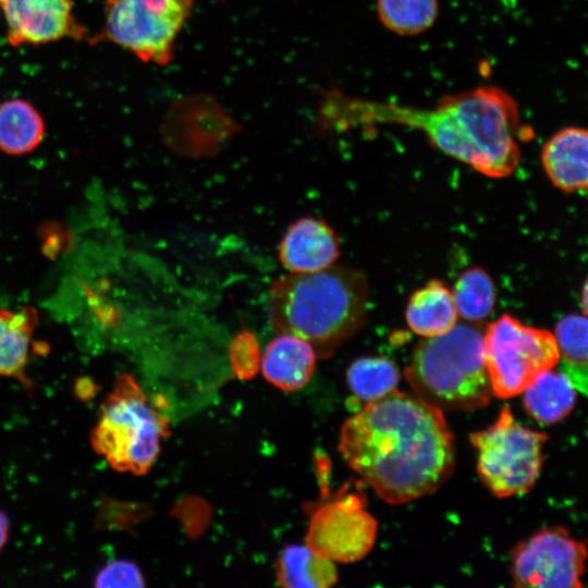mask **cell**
<instances>
[{
  "label": "cell",
  "mask_w": 588,
  "mask_h": 588,
  "mask_svg": "<svg viewBox=\"0 0 588 588\" xmlns=\"http://www.w3.org/2000/svg\"><path fill=\"white\" fill-rule=\"evenodd\" d=\"M320 122L330 128L395 124L416 128L443 154L490 177H505L520 159L519 111L498 86L483 85L443 96L433 107L323 93Z\"/></svg>",
  "instance_id": "obj_1"
},
{
  "label": "cell",
  "mask_w": 588,
  "mask_h": 588,
  "mask_svg": "<svg viewBox=\"0 0 588 588\" xmlns=\"http://www.w3.org/2000/svg\"><path fill=\"white\" fill-rule=\"evenodd\" d=\"M339 451L383 501L395 505L439 489L455 460L442 409L396 390L345 420Z\"/></svg>",
  "instance_id": "obj_2"
},
{
  "label": "cell",
  "mask_w": 588,
  "mask_h": 588,
  "mask_svg": "<svg viewBox=\"0 0 588 588\" xmlns=\"http://www.w3.org/2000/svg\"><path fill=\"white\" fill-rule=\"evenodd\" d=\"M368 299L366 277L333 265L277 278L269 289L268 311L278 334L301 338L326 358L363 327Z\"/></svg>",
  "instance_id": "obj_3"
},
{
  "label": "cell",
  "mask_w": 588,
  "mask_h": 588,
  "mask_svg": "<svg viewBox=\"0 0 588 588\" xmlns=\"http://www.w3.org/2000/svg\"><path fill=\"white\" fill-rule=\"evenodd\" d=\"M483 330L457 322L448 332L424 338L415 347L405 377L425 402L450 411H474L493 395L486 367Z\"/></svg>",
  "instance_id": "obj_4"
},
{
  "label": "cell",
  "mask_w": 588,
  "mask_h": 588,
  "mask_svg": "<svg viewBox=\"0 0 588 588\" xmlns=\"http://www.w3.org/2000/svg\"><path fill=\"white\" fill-rule=\"evenodd\" d=\"M169 431L168 419L149 405L136 380L123 373L101 405L90 440L113 469L145 475Z\"/></svg>",
  "instance_id": "obj_5"
},
{
  "label": "cell",
  "mask_w": 588,
  "mask_h": 588,
  "mask_svg": "<svg viewBox=\"0 0 588 588\" xmlns=\"http://www.w3.org/2000/svg\"><path fill=\"white\" fill-rule=\"evenodd\" d=\"M547 439L519 424L504 406L491 426L470 436L481 482L498 498L528 492L539 477Z\"/></svg>",
  "instance_id": "obj_6"
},
{
  "label": "cell",
  "mask_w": 588,
  "mask_h": 588,
  "mask_svg": "<svg viewBox=\"0 0 588 588\" xmlns=\"http://www.w3.org/2000/svg\"><path fill=\"white\" fill-rule=\"evenodd\" d=\"M193 4V0H106L103 27L90 41H110L144 62L166 65Z\"/></svg>",
  "instance_id": "obj_7"
},
{
  "label": "cell",
  "mask_w": 588,
  "mask_h": 588,
  "mask_svg": "<svg viewBox=\"0 0 588 588\" xmlns=\"http://www.w3.org/2000/svg\"><path fill=\"white\" fill-rule=\"evenodd\" d=\"M483 346L492 393L500 399L523 393L538 375L555 368L561 356L554 334L507 314L488 324Z\"/></svg>",
  "instance_id": "obj_8"
},
{
  "label": "cell",
  "mask_w": 588,
  "mask_h": 588,
  "mask_svg": "<svg viewBox=\"0 0 588 588\" xmlns=\"http://www.w3.org/2000/svg\"><path fill=\"white\" fill-rule=\"evenodd\" d=\"M360 491L345 488L313 511L306 543L317 554L332 561L351 563L372 549L377 522L365 509Z\"/></svg>",
  "instance_id": "obj_9"
},
{
  "label": "cell",
  "mask_w": 588,
  "mask_h": 588,
  "mask_svg": "<svg viewBox=\"0 0 588 588\" xmlns=\"http://www.w3.org/2000/svg\"><path fill=\"white\" fill-rule=\"evenodd\" d=\"M588 550L561 527L539 530L512 552L511 573L517 587H580Z\"/></svg>",
  "instance_id": "obj_10"
},
{
  "label": "cell",
  "mask_w": 588,
  "mask_h": 588,
  "mask_svg": "<svg viewBox=\"0 0 588 588\" xmlns=\"http://www.w3.org/2000/svg\"><path fill=\"white\" fill-rule=\"evenodd\" d=\"M7 40L13 47L44 45L63 38L84 39L73 0H0Z\"/></svg>",
  "instance_id": "obj_11"
},
{
  "label": "cell",
  "mask_w": 588,
  "mask_h": 588,
  "mask_svg": "<svg viewBox=\"0 0 588 588\" xmlns=\"http://www.w3.org/2000/svg\"><path fill=\"white\" fill-rule=\"evenodd\" d=\"M340 255L339 237L323 220L304 217L287 228L279 244V260L292 273L333 266Z\"/></svg>",
  "instance_id": "obj_12"
},
{
  "label": "cell",
  "mask_w": 588,
  "mask_h": 588,
  "mask_svg": "<svg viewBox=\"0 0 588 588\" xmlns=\"http://www.w3.org/2000/svg\"><path fill=\"white\" fill-rule=\"evenodd\" d=\"M234 130V123L210 96L196 95L173 103L167 114L164 133L175 145L219 143Z\"/></svg>",
  "instance_id": "obj_13"
},
{
  "label": "cell",
  "mask_w": 588,
  "mask_h": 588,
  "mask_svg": "<svg viewBox=\"0 0 588 588\" xmlns=\"http://www.w3.org/2000/svg\"><path fill=\"white\" fill-rule=\"evenodd\" d=\"M552 183L565 191H588V130L564 127L552 135L541 151Z\"/></svg>",
  "instance_id": "obj_14"
},
{
  "label": "cell",
  "mask_w": 588,
  "mask_h": 588,
  "mask_svg": "<svg viewBox=\"0 0 588 588\" xmlns=\"http://www.w3.org/2000/svg\"><path fill=\"white\" fill-rule=\"evenodd\" d=\"M317 353L307 341L279 334L266 347L261 370L267 381L284 391L303 388L311 378Z\"/></svg>",
  "instance_id": "obj_15"
},
{
  "label": "cell",
  "mask_w": 588,
  "mask_h": 588,
  "mask_svg": "<svg viewBox=\"0 0 588 588\" xmlns=\"http://www.w3.org/2000/svg\"><path fill=\"white\" fill-rule=\"evenodd\" d=\"M457 317L452 292L438 279L416 290L405 310L409 329L424 338L448 332L457 323Z\"/></svg>",
  "instance_id": "obj_16"
},
{
  "label": "cell",
  "mask_w": 588,
  "mask_h": 588,
  "mask_svg": "<svg viewBox=\"0 0 588 588\" xmlns=\"http://www.w3.org/2000/svg\"><path fill=\"white\" fill-rule=\"evenodd\" d=\"M576 388L562 367L546 370L524 390L523 404L538 422L552 425L563 420L574 408Z\"/></svg>",
  "instance_id": "obj_17"
},
{
  "label": "cell",
  "mask_w": 588,
  "mask_h": 588,
  "mask_svg": "<svg viewBox=\"0 0 588 588\" xmlns=\"http://www.w3.org/2000/svg\"><path fill=\"white\" fill-rule=\"evenodd\" d=\"M45 122L27 100L14 98L0 102V150L21 156L35 150L44 139Z\"/></svg>",
  "instance_id": "obj_18"
},
{
  "label": "cell",
  "mask_w": 588,
  "mask_h": 588,
  "mask_svg": "<svg viewBox=\"0 0 588 588\" xmlns=\"http://www.w3.org/2000/svg\"><path fill=\"white\" fill-rule=\"evenodd\" d=\"M275 576L278 584L286 588H328L338 581L332 561L299 544L286 546L281 551Z\"/></svg>",
  "instance_id": "obj_19"
},
{
  "label": "cell",
  "mask_w": 588,
  "mask_h": 588,
  "mask_svg": "<svg viewBox=\"0 0 588 588\" xmlns=\"http://www.w3.org/2000/svg\"><path fill=\"white\" fill-rule=\"evenodd\" d=\"M35 322L33 309H0V377L24 380Z\"/></svg>",
  "instance_id": "obj_20"
},
{
  "label": "cell",
  "mask_w": 588,
  "mask_h": 588,
  "mask_svg": "<svg viewBox=\"0 0 588 588\" xmlns=\"http://www.w3.org/2000/svg\"><path fill=\"white\" fill-rule=\"evenodd\" d=\"M452 295L457 314L465 321L478 323L494 308V282L480 267L462 272L454 283Z\"/></svg>",
  "instance_id": "obj_21"
},
{
  "label": "cell",
  "mask_w": 588,
  "mask_h": 588,
  "mask_svg": "<svg viewBox=\"0 0 588 588\" xmlns=\"http://www.w3.org/2000/svg\"><path fill=\"white\" fill-rule=\"evenodd\" d=\"M381 24L401 36H415L429 29L439 13L438 0H377Z\"/></svg>",
  "instance_id": "obj_22"
},
{
  "label": "cell",
  "mask_w": 588,
  "mask_h": 588,
  "mask_svg": "<svg viewBox=\"0 0 588 588\" xmlns=\"http://www.w3.org/2000/svg\"><path fill=\"white\" fill-rule=\"evenodd\" d=\"M346 379L352 392L367 403L394 391L400 373L395 365L385 357L367 356L350 365Z\"/></svg>",
  "instance_id": "obj_23"
},
{
  "label": "cell",
  "mask_w": 588,
  "mask_h": 588,
  "mask_svg": "<svg viewBox=\"0 0 588 588\" xmlns=\"http://www.w3.org/2000/svg\"><path fill=\"white\" fill-rule=\"evenodd\" d=\"M560 354L573 365H588V317L571 315L561 319L554 334Z\"/></svg>",
  "instance_id": "obj_24"
},
{
  "label": "cell",
  "mask_w": 588,
  "mask_h": 588,
  "mask_svg": "<svg viewBox=\"0 0 588 588\" xmlns=\"http://www.w3.org/2000/svg\"><path fill=\"white\" fill-rule=\"evenodd\" d=\"M230 363L235 376L242 380L253 379L260 364L259 344L248 330L240 331L230 345Z\"/></svg>",
  "instance_id": "obj_25"
},
{
  "label": "cell",
  "mask_w": 588,
  "mask_h": 588,
  "mask_svg": "<svg viewBox=\"0 0 588 588\" xmlns=\"http://www.w3.org/2000/svg\"><path fill=\"white\" fill-rule=\"evenodd\" d=\"M98 588H142L145 577L139 566L130 560H114L107 563L95 576Z\"/></svg>",
  "instance_id": "obj_26"
},
{
  "label": "cell",
  "mask_w": 588,
  "mask_h": 588,
  "mask_svg": "<svg viewBox=\"0 0 588 588\" xmlns=\"http://www.w3.org/2000/svg\"><path fill=\"white\" fill-rule=\"evenodd\" d=\"M10 532V522L7 514L0 510V551L8 542Z\"/></svg>",
  "instance_id": "obj_27"
},
{
  "label": "cell",
  "mask_w": 588,
  "mask_h": 588,
  "mask_svg": "<svg viewBox=\"0 0 588 588\" xmlns=\"http://www.w3.org/2000/svg\"><path fill=\"white\" fill-rule=\"evenodd\" d=\"M581 305H583L585 315L588 317V278L585 281V284L583 287Z\"/></svg>",
  "instance_id": "obj_28"
},
{
  "label": "cell",
  "mask_w": 588,
  "mask_h": 588,
  "mask_svg": "<svg viewBox=\"0 0 588 588\" xmlns=\"http://www.w3.org/2000/svg\"><path fill=\"white\" fill-rule=\"evenodd\" d=\"M587 195H588V191H587Z\"/></svg>",
  "instance_id": "obj_29"
},
{
  "label": "cell",
  "mask_w": 588,
  "mask_h": 588,
  "mask_svg": "<svg viewBox=\"0 0 588 588\" xmlns=\"http://www.w3.org/2000/svg\"><path fill=\"white\" fill-rule=\"evenodd\" d=\"M1 11V10H0Z\"/></svg>",
  "instance_id": "obj_30"
}]
</instances>
